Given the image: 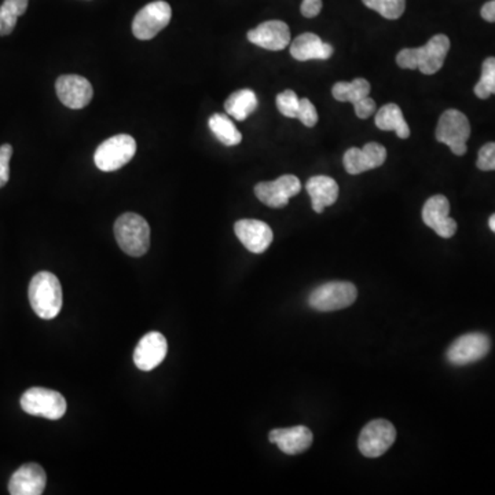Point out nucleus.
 Masks as SVG:
<instances>
[{"instance_id":"obj_1","label":"nucleus","mask_w":495,"mask_h":495,"mask_svg":"<svg viewBox=\"0 0 495 495\" xmlns=\"http://www.w3.org/2000/svg\"><path fill=\"white\" fill-rule=\"evenodd\" d=\"M449 50V37L435 35L426 46L401 50L396 55V64L402 69H419L424 75H435L443 67Z\"/></svg>"},{"instance_id":"obj_2","label":"nucleus","mask_w":495,"mask_h":495,"mask_svg":"<svg viewBox=\"0 0 495 495\" xmlns=\"http://www.w3.org/2000/svg\"><path fill=\"white\" fill-rule=\"evenodd\" d=\"M28 295L32 308L42 319L55 318L61 311V283L49 271H40L32 278Z\"/></svg>"},{"instance_id":"obj_3","label":"nucleus","mask_w":495,"mask_h":495,"mask_svg":"<svg viewBox=\"0 0 495 495\" xmlns=\"http://www.w3.org/2000/svg\"><path fill=\"white\" fill-rule=\"evenodd\" d=\"M115 237L123 252L132 258H140L149 251V223L137 213H123L119 220H116Z\"/></svg>"},{"instance_id":"obj_4","label":"nucleus","mask_w":495,"mask_h":495,"mask_svg":"<svg viewBox=\"0 0 495 495\" xmlns=\"http://www.w3.org/2000/svg\"><path fill=\"white\" fill-rule=\"evenodd\" d=\"M137 142L127 134L115 135L104 140L95 150L94 163L98 170L113 172L120 170L134 158Z\"/></svg>"},{"instance_id":"obj_5","label":"nucleus","mask_w":495,"mask_h":495,"mask_svg":"<svg viewBox=\"0 0 495 495\" xmlns=\"http://www.w3.org/2000/svg\"><path fill=\"white\" fill-rule=\"evenodd\" d=\"M356 298H358V291L354 283L334 281L314 289L308 298V304L314 310L328 313V311L343 310L353 306Z\"/></svg>"},{"instance_id":"obj_6","label":"nucleus","mask_w":495,"mask_h":495,"mask_svg":"<svg viewBox=\"0 0 495 495\" xmlns=\"http://www.w3.org/2000/svg\"><path fill=\"white\" fill-rule=\"evenodd\" d=\"M471 137V124L464 113L449 109L441 116L436 127V140L444 143L456 156H464L468 150L467 142Z\"/></svg>"},{"instance_id":"obj_7","label":"nucleus","mask_w":495,"mask_h":495,"mask_svg":"<svg viewBox=\"0 0 495 495\" xmlns=\"http://www.w3.org/2000/svg\"><path fill=\"white\" fill-rule=\"evenodd\" d=\"M21 407L25 413L31 416L44 417L47 419H62L67 413V401L60 392L52 389L34 387L24 392Z\"/></svg>"},{"instance_id":"obj_8","label":"nucleus","mask_w":495,"mask_h":495,"mask_svg":"<svg viewBox=\"0 0 495 495\" xmlns=\"http://www.w3.org/2000/svg\"><path fill=\"white\" fill-rule=\"evenodd\" d=\"M395 441V427L387 419H374L359 435V451L368 459H379L391 449Z\"/></svg>"},{"instance_id":"obj_9","label":"nucleus","mask_w":495,"mask_h":495,"mask_svg":"<svg viewBox=\"0 0 495 495\" xmlns=\"http://www.w3.org/2000/svg\"><path fill=\"white\" fill-rule=\"evenodd\" d=\"M172 19V9L164 0L147 4L132 21V34L137 39L150 40L167 28Z\"/></svg>"},{"instance_id":"obj_10","label":"nucleus","mask_w":495,"mask_h":495,"mask_svg":"<svg viewBox=\"0 0 495 495\" xmlns=\"http://www.w3.org/2000/svg\"><path fill=\"white\" fill-rule=\"evenodd\" d=\"M490 348H491V341L487 334H464L447 349V361L451 365H469L483 359L489 354Z\"/></svg>"},{"instance_id":"obj_11","label":"nucleus","mask_w":495,"mask_h":495,"mask_svg":"<svg viewBox=\"0 0 495 495\" xmlns=\"http://www.w3.org/2000/svg\"><path fill=\"white\" fill-rule=\"evenodd\" d=\"M300 190V180L295 175H283L273 182H260L255 186L256 197L270 208L286 207L289 200Z\"/></svg>"},{"instance_id":"obj_12","label":"nucleus","mask_w":495,"mask_h":495,"mask_svg":"<svg viewBox=\"0 0 495 495\" xmlns=\"http://www.w3.org/2000/svg\"><path fill=\"white\" fill-rule=\"evenodd\" d=\"M55 92L62 105L75 110L87 107L94 95L92 83L79 75H64L58 77Z\"/></svg>"},{"instance_id":"obj_13","label":"nucleus","mask_w":495,"mask_h":495,"mask_svg":"<svg viewBox=\"0 0 495 495\" xmlns=\"http://www.w3.org/2000/svg\"><path fill=\"white\" fill-rule=\"evenodd\" d=\"M422 220L442 238L456 235L457 222L450 218V203L444 196H432L422 208Z\"/></svg>"},{"instance_id":"obj_14","label":"nucleus","mask_w":495,"mask_h":495,"mask_svg":"<svg viewBox=\"0 0 495 495\" xmlns=\"http://www.w3.org/2000/svg\"><path fill=\"white\" fill-rule=\"evenodd\" d=\"M167 339L160 331L145 334L134 351V363L143 371L157 368L167 356Z\"/></svg>"},{"instance_id":"obj_15","label":"nucleus","mask_w":495,"mask_h":495,"mask_svg":"<svg viewBox=\"0 0 495 495\" xmlns=\"http://www.w3.org/2000/svg\"><path fill=\"white\" fill-rule=\"evenodd\" d=\"M248 40L261 49L281 52L291 43V29L285 22L271 20L251 29Z\"/></svg>"},{"instance_id":"obj_16","label":"nucleus","mask_w":495,"mask_h":495,"mask_svg":"<svg viewBox=\"0 0 495 495\" xmlns=\"http://www.w3.org/2000/svg\"><path fill=\"white\" fill-rule=\"evenodd\" d=\"M236 236L246 250L252 253H263L273 243V230L267 223L256 220H238L235 226Z\"/></svg>"},{"instance_id":"obj_17","label":"nucleus","mask_w":495,"mask_h":495,"mask_svg":"<svg viewBox=\"0 0 495 495\" xmlns=\"http://www.w3.org/2000/svg\"><path fill=\"white\" fill-rule=\"evenodd\" d=\"M47 476L39 464L22 465L12 474L9 482V492L12 495H40L46 489Z\"/></svg>"},{"instance_id":"obj_18","label":"nucleus","mask_w":495,"mask_h":495,"mask_svg":"<svg viewBox=\"0 0 495 495\" xmlns=\"http://www.w3.org/2000/svg\"><path fill=\"white\" fill-rule=\"evenodd\" d=\"M313 439V432L304 426L273 429L268 435V441L275 443L278 449L288 456L304 453L306 450L310 449Z\"/></svg>"},{"instance_id":"obj_19","label":"nucleus","mask_w":495,"mask_h":495,"mask_svg":"<svg viewBox=\"0 0 495 495\" xmlns=\"http://www.w3.org/2000/svg\"><path fill=\"white\" fill-rule=\"evenodd\" d=\"M291 54L298 61H310V60H329L333 55V46L323 42L315 34H301L291 44Z\"/></svg>"},{"instance_id":"obj_20","label":"nucleus","mask_w":495,"mask_h":495,"mask_svg":"<svg viewBox=\"0 0 495 495\" xmlns=\"http://www.w3.org/2000/svg\"><path fill=\"white\" fill-rule=\"evenodd\" d=\"M308 196L311 198V205L316 213H323L326 207L333 205L339 198V185L333 178L318 175L307 180Z\"/></svg>"},{"instance_id":"obj_21","label":"nucleus","mask_w":495,"mask_h":495,"mask_svg":"<svg viewBox=\"0 0 495 495\" xmlns=\"http://www.w3.org/2000/svg\"><path fill=\"white\" fill-rule=\"evenodd\" d=\"M377 128L383 131H394L401 140L411 137V128L404 120L401 108L396 104H387L376 113L374 117Z\"/></svg>"},{"instance_id":"obj_22","label":"nucleus","mask_w":495,"mask_h":495,"mask_svg":"<svg viewBox=\"0 0 495 495\" xmlns=\"http://www.w3.org/2000/svg\"><path fill=\"white\" fill-rule=\"evenodd\" d=\"M225 109L228 116L244 122L258 109V97L252 90H238L226 100Z\"/></svg>"},{"instance_id":"obj_23","label":"nucleus","mask_w":495,"mask_h":495,"mask_svg":"<svg viewBox=\"0 0 495 495\" xmlns=\"http://www.w3.org/2000/svg\"><path fill=\"white\" fill-rule=\"evenodd\" d=\"M208 127L212 131L216 140L223 143L225 147H237L243 140V135L228 115L215 113V115L211 116L210 120H208Z\"/></svg>"},{"instance_id":"obj_24","label":"nucleus","mask_w":495,"mask_h":495,"mask_svg":"<svg viewBox=\"0 0 495 495\" xmlns=\"http://www.w3.org/2000/svg\"><path fill=\"white\" fill-rule=\"evenodd\" d=\"M331 94L339 102H351L354 105L358 100L369 97L371 83L366 79H355L351 83L339 82L333 85Z\"/></svg>"},{"instance_id":"obj_25","label":"nucleus","mask_w":495,"mask_h":495,"mask_svg":"<svg viewBox=\"0 0 495 495\" xmlns=\"http://www.w3.org/2000/svg\"><path fill=\"white\" fill-rule=\"evenodd\" d=\"M29 0H4L0 6V36H7L14 31L19 17L24 16Z\"/></svg>"},{"instance_id":"obj_26","label":"nucleus","mask_w":495,"mask_h":495,"mask_svg":"<svg viewBox=\"0 0 495 495\" xmlns=\"http://www.w3.org/2000/svg\"><path fill=\"white\" fill-rule=\"evenodd\" d=\"M475 94L480 100H487L490 95L495 94V57L484 60L482 65V76L475 85Z\"/></svg>"},{"instance_id":"obj_27","label":"nucleus","mask_w":495,"mask_h":495,"mask_svg":"<svg viewBox=\"0 0 495 495\" xmlns=\"http://www.w3.org/2000/svg\"><path fill=\"white\" fill-rule=\"evenodd\" d=\"M369 9L379 12L387 20L401 19L406 9V0H362Z\"/></svg>"},{"instance_id":"obj_28","label":"nucleus","mask_w":495,"mask_h":495,"mask_svg":"<svg viewBox=\"0 0 495 495\" xmlns=\"http://www.w3.org/2000/svg\"><path fill=\"white\" fill-rule=\"evenodd\" d=\"M343 164L349 175H359V173L371 170L363 150L359 148H351L344 153Z\"/></svg>"},{"instance_id":"obj_29","label":"nucleus","mask_w":495,"mask_h":495,"mask_svg":"<svg viewBox=\"0 0 495 495\" xmlns=\"http://www.w3.org/2000/svg\"><path fill=\"white\" fill-rule=\"evenodd\" d=\"M276 108L280 110L281 115L289 117V119H298L299 104L300 98L296 95L292 90H285L276 95Z\"/></svg>"},{"instance_id":"obj_30","label":"nucleus","mask_w":495,"mask_h":495,"mask_svg":"<svg viewBox=\"0 0 495 495\" xmlns=\"http://www.w3.org/2000/svg\"><path fill=\"white\" fill-rule=\"evenodd\" d=\"M363 155H365L366 162H368L371 170L381 167L387 160V149L377 142L366 143L363 147Z\"/></svg>"},{"instance_id":"obj_31","label":"nucleus","mask_w":495,"mask_h":495,"mask_svg":"<svg viewBox=\"0 0 495 495\" xmlns=\"http://www.w3.org/2000/svg\"><path fill=\"white\" fill-rule=\"evenodd\" d=\"M298 119L308 128L314 127L318 123V112L308 98H301L300 104H299Z\"/></svg>"},{"instance_id":"obj_32","label":"nucleus","mask_w":495,"mask_h":495,"mask_svg":"<svg viewBox=\"0 0 495 495\" xmlns=\"http://www.w3.org/2000/svg\"><path fill=\"white\" fill-rule=\"evenodd\" d=\"M476 165L480 171H495V142H489L482 147Z\"/></svg>"},{"instance_id":"obj_33","label":"nucleus","mask_w":495,"mask_h":495,"mask_svg":"<svg viewBox=\"0 0 495 495\" xmlns=\"http://www.w3.org/2000/svg\"><path fill=\"white\" fill-rule=\"evenodd\" d=\"M12 147L6 143L0 147V188L6 186L10 180V160H12Z\"/></svg>"},{"instance_id":"obj_34","label":"nucleus","mask_w":495,"mask_h":495,"mask_svg":"<svg viewBox=\"0 0 495 495\" xmlns=\"http://www.w3.org/2000/svg\"><path fill=\"white\" fill-rule=\"evenodd\" d=\"M354 108H355V113L359 119H369L376 112V102L371 97H366L355 102Z\"/></svg>"},{"instance_id":"obj_35","label":"nucleus","mask_w":495,"mask_h":495,"mask_svg":"<svg viewBox=\"0 0 495 495\" xmlns=\"http://www.w3.org/2000/svg\"><path fill=\"white\" fill-rule=\"evenodd\" d=\"M323 10V0H303L300 12L306 19H314Z\"/></svg>"},{"instance_id":"obj_36","label":"nucleus","mask_w":495,"mask_h":495,"mask_svg":"<svg viewBox=\"0 0 495 495\" xmlns=\"http://www.w3.org/2000/svg\"><path fill=\"white\" fill-rule=\"evenodd\" d=\"M482 19L486 20L487 22H495V0L491 2H487L483 7H482Z\"/></svg>"},{"instance_id":"obj_37","label":"nucleus","mask_w":495,"mask_h":495,"mask_svg":"<svg viewBox=\"0 0 495 495\" xmlns=\"http://www.w3.org/2000/svg\"><path fill=\"white\" fill-rule=\"evenodd\" d=\"M489 226L490 228H491L492 233H495V213L494 215L490 216Z\"/></svg>"}]
</instances>
